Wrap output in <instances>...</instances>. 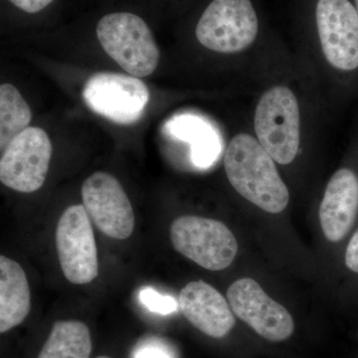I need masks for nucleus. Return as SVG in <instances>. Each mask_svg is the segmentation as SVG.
Segmentation results:
<instances>
[{"instance_id":"nucleus-1","label":"nucleus","mask_w":358,"mask_h":358,"mask_svg":"<svg viewBox=\"0 0 358 358\" xmlns=\"http://www.w3.org/2000/svg\"><path fill=\"white\" fill-rule=\"evenodd\" d=\"M224 169L235 190L268 213L277 214L288 206V187L275 169L274 159L248 134L231 140L224 157Z\"/></svg>"},{"instance_id":"nucleus-2","label":"nucleus","mask_w":358,"mask_h":358,"mask_svg":"<svg viewBox=\"0 0 358 358\" xmlns=\"http://www.w3.org/2000/svg\"><path fill=\"white\" fill-rule=\"evenodd\" d=\"M103 50L131 76L145 78L159 65V50L145 21L134 13L103 16L96 25Z\"/></svg>"},{"instance_id":"nucleus-3","label":"nucleus","mask_w":358,"mask_h":358,"mask_svg":"<svg viewBox=\"0 0 358 358\" xmlns=\"http://www.w3.org/2000/svg\"><path fill=\"white\" fill-rule=\"evenodd\" d=\"M255 131L259 143L275 162L291 164L300 148V110L293 92L284 86L268 90L257 105Z\"/></svg>"},{"instance_id":"nucleus-4","label":"nucleus","mask_w":358,"mask_h":358,"mask_svg":"<svg viewBox=\"0 0 358 358\" xmlns=\"http://www.w3.org/2000/svg\"><path fill=\"white\" fill-rule=\"evenodd\" d=\"M174 249L200 267L221 271L237 255L238 243L229 228L220 221L199 216H181L171 226Z\"/></svg>"},{"instance_id":"nucleus-5","label":"nucleus","mask_w":358,"mask_h":358,"mask_svg":"<svg viewBox=\"0 0 358 358\" xmlns=\"http://www.w3.org/2000/svg\"><path fill=\"white\" fill-rule=\"evenodd\" d=\"M258 32V15L251 0H213L195 29L200 44L218 53L248 48Z\"/></svg>"},{"instance_id":"nucleus-6","label":"nucleus","mask_w":358,"mask_h":358,"mask_svg":"<svg viewBox=\"0 0 358 358\" xmlns=\"http://www.w3.org/2000/svg\"><path fill=\"white\" fill-rule=\"evenodd\" d=\"M83 99L96 115L115 124H131L145 113L150 91L140 78L100 72L85 84Z\"/></svg>"},{"instance_id":"nucleus-7","label":"nucleus","mask_w":358,"mask_h":358,"mask_svg":"<svg viewBox=\"0 0 358 358\" xmlns=\"http://www.w3.org/2000/svg\"><path fill=\"white\" fill-rule=\"evenodd\" d=\"M56 247L68 281L86 285L98 277V250L91 219L83 205H72L63 212L56 230Z\"/></svg>"},{"instance_id":"nucleus-8","label":"nucleus","mask_w":358,"mask_h":358,"mask_svg":"<svg viewBox=\"0 0 358 358\" xmlns=\"http://www.w3.org/2000/svg\"><path fill=\"white\" fill-rule=\"evenodd\" d=\"M51 157L48 134L44 129L30 127L2 150L0 180L15 192H37L44 185Z\"/></svg>"},{"instance_id":"nucleus-9","label":"nucleus","mask_w":358,"mask_h":358,"mask_svg":"<svg viewBox=\"0 0 358 358\" xmlns=\"http://www.w3.org/2000/svg\"><path fill=\"white\" fill-rule=\"evenodd\" d=\"M227 299L236 317L262 338L278 343L294 334L291 313L273 300L255 280L243 278L233 282L228 289Z\"/></svg>"},{"instance_id":"nucleus-10","label":"nucleus","mask_w":358,"mask_h":358,"mask_svg":"<svg viewBox=\"0 0 358 358\" xmlns=\"http://www.w3.org/2000/svg\"><path fill=\"white\" fill-rule=\"evenodd\" d=\"M317 32L327 62L343 72L358 69V15L350 0H319Z\"/></svg>"},{"instance_id":"nucleus-11","label":"nucleus","mask_w":358,"mask_h":358,"mask_svg":"<svg viewBox=\"0 0 358 358\" xmlns=\"http://www.w3.org/2000/svg\"><path fill=\"white\" fill-rule=\"evenodd\" d=\"M83 206L101 232L113 239L131 236L134 228L133 206L117 178L99 171L82 185Z\"/></svg>"},{"instance_id":"nucleus-12","label":"nucleus","mask_w":358,"mask_h":358,"mask_svg":"<svg viewBox=\"0 0 358 358\" xmlns=\"http://www.w3.org/2000/svg\"><path fill=\"white\" fill-rule=\"evenodd\" d=\"M358 218V173L343 167L334 173L320 207V222L331 243L343 241Z\"/></svg>"},{"instance_id":"nucleus-13","label":"nucleus","mask_w":358,"mask_h":358,"mask_svg":"<svg viewBox=\"0 0 358 358\" xmlns=\"http://www.w3.org/2000/svg\"><path fill=\"white\" fill-rule=\"evenodd\" d=\"M178 305L185 319L210 338H225L235 326L229 303L203 281L188 282L179 294Z\"/></svg>"},{"instance_id":"nucleus-14","label":"nucleus","mask_w":358,"mask_h":358,"mask_svg":"<svg viewBox=\"0 0 358 358\" xmlns=\"http://www.w3.org/2000/svg\"><path fill=\"white\" fill-rule=\"evenodd\" d=\"M30 312V289L22 267L0 256V333L20 326Z\"/></svg>"},{"instance_id":"nucleus-15","label":"nucleus","mask_w":358,"mask_h":358,"mask_svg":"<svg viewBox=\"0 0 358 358\" xmlns=\"http://www.w3.org/2000/svg\"><path fill=\"white\" fill-rule=\"evenodd\" d=\"M169 136L190 143V159L199 169H208L222 150L220 136L208 122L190 114L179 115L166 122Z\"/></svg>"},{"instance_id":"nucleus-16","label":"nucleus","mask_w":358,"mask_h":358,"mask_svg":"<svg viewBox=\"0 0 358 358\" xmlns=\"http://www.w3.org/2000/svg\"><path fill=\"white\" fill-rule=\"evenodd\" d=\"M92 348L91 333L84 322L58 320L38 358H90Z\"/></svg>"},{"instance_id":"nucleus-17","label":"nucleus","mask_w":358,"mask_h":358,"mask_svg":"<svg viewBox=\"0 0 358 358\" xmlns=\"http://www.w3.org/2000/svg\"><path fill=\"white\" fill-rule=\"evenodd\" d=\"M31 110L11 84L0 87V148L1 152L15 136L29 128Z\"/></svg>"},{"instance_id":"nucleus-18","label":"nucleus","mask_w":358,"mask_h":358,"mask_svg":"<svg viewBox=\"0 0 358 358\" xmlns=\"http://www.w3.org/2000/svg\"><path fill=\"white\" fill-rule=\"evenodd\" d=\"M141 303L150 312L159 315H171L176 313L179 308L178 301L171 296H164L155 289L143 288L138 294Z\"/></svg>"},{"instance_id":"nucleus-19","label":"nucleus","mask_w":358,"mask_h":358,"mask_svg":"<svg viewBox=\"0 0 358 358\" xmlns=\"http://www.w3.org/2000/svg\"><path fill=\"white\" fill-rule=\"evenodd\" d=\"M133 358H174L171 348L159 339L141 343L134 350Z\"/></svg>"},{"instance_id":"nucleus-20","label":"nucleus","mask_w":358,"mask_h":358,"mask_svg":"<svg viewBox=\"0 0 358 358\" xmlns=\"http://www.w3.org/2000/svg\"><path fill=\"white\" fill-rule=\"evenodd\" d=\"M345 266L348 272L358 278V227L353 231L346 245Z\"/></svg>"},{"instance_id":"nucleus-21","label":"nucleus","mask_w":358,"mask_h":358,"mask_svg":"<svg viewBox=\"0 0 358 358\" xmlns=\"http://www.w3.org/2000/svg\"><path fill=\"white\" fill-rule=\"evenodd\" d=\"M11 2L27 13H36L49 6L53 0H10Z\"/></svg>"},{"instance_id":"nucleus-22","label":"nucleus","mask_w":358,"mask_h":358,"mask_svg":"<svg viewBox=\"0 0 358 358\" xmlns=\"http://www.w3.org/2000/svg\"><path fill=\"white\" fill-rule=\"evenodd\" d=\"M355 9H357V15H358V0H355Z\"/></svg>"},{"instance_id":"nucleus-23","label":"nucleus","mask_w":358,"mask_h":358,"mask_svg":"<svg viewBox=\"0 0 358 358\" xmlns=\"http://www.w3.org/2000/svg\"><path fill=\"white\" fill-rule=\"evenodd\" d=\"M96 358H110V357H105V355H102V357H96Z\"/></svg>"}]
</instances>
